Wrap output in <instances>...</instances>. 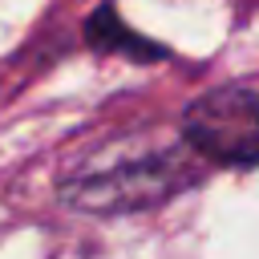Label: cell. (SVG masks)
Instances as JSON below:
<instances>
[{"instance_id": "1", "label": "cell", "mask_w": 259, "mask_h": 259, "mask_svg": "<svg viewBox=\"0 0 259 259\" xmlns=\"http://www.w3.org/2000/svg\"><path fill=\"white\" fill-rule=\"evenodd\" d=\"M198 150L178 142L121 138L61 182V202L81 214H138L170 202L178 190L194 186L202 174Z\"/></svg>"}, {"instance_id": "2", "label": "cell", "mask_w": 259, "mask_h": 259, "mask_svg": "<svg viewBox=\"0 0 259 259\" xmlns=\"http://www.w3.org/2000/svg\"><path fill=\"white\" fill-rule=\"evenodd\" d=\"M182 138L214 166L259 162V85H219L182 113Z\"/></svg>"}]
</instances>
